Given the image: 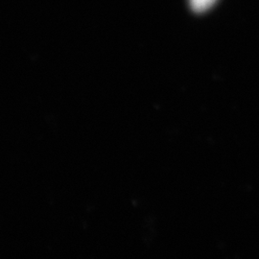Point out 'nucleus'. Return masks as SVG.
<instances>
[{
    "mask_svg": "<svg viewBox=\"0 0 259 259\" xmlns=\"http://www.w3.org/2000/svg\"><path fill=\"white\" fill-rule=\"evenodd\" d=\"M215 2L216 0H190V5L195 12L201 13L209 9Z\"/></svg>",
    "mask_w": 259,
    "mask_h": 259,
    "instance_id": "obj_1",
    "label": "nucleus"
}]
</instances>
